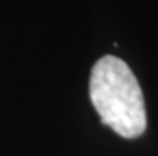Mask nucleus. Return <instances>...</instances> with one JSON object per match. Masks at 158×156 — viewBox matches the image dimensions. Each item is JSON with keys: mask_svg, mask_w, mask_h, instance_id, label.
I'll return each mask as SVG.
<instances>
[{"mask_svg": "<svg viewBox=\"0 0 158 156\" xmlns=\"http://www.w3.org/2000/svg\"><path fill=\"white\" fill-rule=\"evenodd\" d=\"M89 99L102 124L125 139H136L147 127L142 89L128 64L115 56L101 58L91 70Z\"/></svg>", "mask_w": 158, "mask_h": 156, "instance_id": "obj_1", "label": "nucleus"}]
</instances>
